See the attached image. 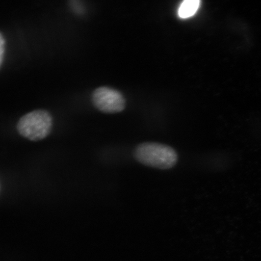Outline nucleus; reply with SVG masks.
Returning <instances> with one entry per match:
<instances>
[{"label":"nucleus","instance_id":"f257e3e1","mask_svg":"<svg viewBox=\"0 0 261 261\" xmlns=\"http://www.w3.org/2000/svg\"><path fill=\"white\" fill-rule=\"evenodd\" d=\"M134 156L142 164L160 169H171L178 161L177 153L171 146L154 142L137 146Z\"/></svg>","mask_w":261,"mask_h":261},{"label":"nucleus","instance_id":"f03ea898","mask_svg":"<svg viewBox=\"0 0 261 261\" xmlns=\"http://www.w3.org/2000/svg\"><path fill=\"white\" fill-rule=\"evenodd\" d=\"M53 119L45 110L33 111L19 119L17 130L24 138L32 141H39L46 138L51 132Z\"/></svg>","mask_w":261,"mask_h":261},{"label":"nucleus","instance_id":"7ed1b4c3","mask_svg":"<svg viewBox=\"0 0 261 261\" xmlns=\"http://www.w3.org/2000/svg\"><path fill=\"white\" fill-rule=\"evenodd\" d=\"M92 101L97 109L105 113L122 112L125 108V99L122 94L108 87H100L94 90Z\"/></svg>","mask_w":261,"mask_h":261},{"label":"nucleus","instance_id":"20e7f679","mask_svg":"<svg viewBox=\"0 0 261 261\" xmlns=\"http://www.w3.org/2000/svg\"><path fill=\"white\" fill-rule=\"evenodd\" d=\"M200 4L199 0H186L181 3L178 9L179 17L186 19L193 16L200 7Z\"/></svg>","mask_w":261,"mask_h":261},{"label":"nucleus","instance_id":"39448f33","mask_svg":"<svg viewBox=\"0 0 261 261\" xmlns=\"http://www.w3.org/2000/svg\"><path fill=\"white\" fill-rule=\"evenodd\" d=\"M5 52V40L4 37L0 33V67L2 66Z\"/></svg>","mask_w":261,"mask_h":261},{"label":"nucleus","instance_id":"423d86ee","mask_svg":"<svg viewBox=\"0 0 261 261\" xmlns=\"http://www.w3.org/2000/svg\"><path fill=\"white\" fill-rule=\"evenodd\" d=\"M71 7L73 9L74 11L77 13V14H82L83 13V7L81 6L80 2H71Z\"/></svg>","mask_w":261,"mask_h":261}]
</instances>
